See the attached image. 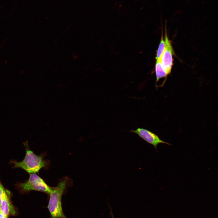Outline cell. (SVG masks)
<instances>
[{"label":"cell","instance_id":"obj_1","mask_svg":"<svg viewBox=\"0 0 218 218\" xmlns=\"http://www.w3.org/2000/svg\"><path fill=\"white\" fill-rule=\"evenodd\" d=\"M25 148L26 154L24 159L21 162L12 160L10 163L13 168H20L29 174L38 173L42 168L45 167L47 162L42 155H37L30 149L27 141L23 143Z\"/></svg>","mask_w":218,"mask_h":218},{"label":"cell","instance_id":"obj_2","mask_svg":"<svg viewBox=\"0 0 218 218\" xmlns=\"http://www.w3.org/2000/svg\"><path fill=\"white\" fill-rule=\"evenodd\" d=\"M68 182L67 177L61 180L56 187H52L48 195L47 208L52 218H68L63 212L62 205V197L67 186Z\"/></svg>","mask_w":218,"mask_h":218},{"label":"cell","instance_id":"obj_3","mask_svg":"<svg viewBox=\"0 0 218 218\" xmlns=\"http://www.w3.org/2000/svg\"><path fill=\"white\" fill-rule=\"evenodd\" d=\"M15 186L19 192L22 194L35 190L42 192L48 195L52 188L35 173L30 174L29 178L24 183L18 182Z\"/></svg>","mask_w":218,"mask_h":218},{"label":"cell","instance_id":"obj_4","mask_svg":"<svg viewBox=\"0 0 218 218\" xmlns=\"http://www.w3.org/2000/svg\"><path fill=\"white\" fill-rule=\"evenodd\" d=\"M165 31L164 39L165 48L159 61L163 68L169 74L171 73L173 65V51L166 31Z\"/></svg>","mask_w":218,"mask_h":218},{"label":"cell","instance_id":"obj_5","mask_svg":"<svg viewBox=\"0 0 218 218\" xmlns=\"http://www.w3.org/2000/svg\"><path fill=\"white\" fill-rule=\"evenodd\" d=\"M130 131L136 134L142 139L153 145L157 151V147L159 144H163L171 145L168 143L161 140L155 134L146 129L138 128L135 130H130Z\"/></svg>","mask_w":218,"mask_h":218},{"label":"cell","instance_id":"obj_6","mask_svg":"<svg viewBox=\"0 0 218 218\" xmlns=\"http://www.w3.org/2000/svg\"><path fill=\"white\" fill-rule=\"evenodd\" d=\"M12 196L11 192L5 188L2 195L0 211L8 217L16 216L17 213V209L11 201Z\"/></svg>","mask_w":218,"mask_h":218},{"label":"cell","instance_id":"obj_7","mask_svg":"<svg viewBox=\"0 0 218 218\" xmlns=\"http://www.w3.org/2000/svg\"><path fill=\"white\" fill-rule=\"evenodd\" d=\"M155 71L157 82L160 79L166 78L168 75L167 72L162 67L159 60H156L155 65Z\"/></svg>","mask_w":218,"mask_h":218},{"label":"cell","instance_id":"obj_8","mask_svg":"<svg viewBox=\"0 0 218 218\" xmlns=\"http://www.w3.org/2000/svg\"><path fill=\"white\" fill-rule=\"evenodd\" d=\"M165 42L163 38V34L162 33L161 40L157 52V56L156 57V60H159L165 50Z\"/></svg>","mask_w":218,"mask_h":218},{"label":"cell","instance_id":"obj_9","mask_svg":"<svg viewBox=\"0 0 218 218\" xmlns=\"http://www.w3.org/2000/svg\"><path fill=\"white\" fill-rule=\"evenodd\" d=\"M5 188L2 183L0 179V206L2 202V194Z\"/></svg>","mask_w":218,"mask_h":218},{"label":"cell","instance_id":"obj_10","mask_svg":"<svg viewBox=\"0 0 218 218\" xmlns=\"http://www.w3.org/2000/svg\"><path fill=\"white\" fill-rule=\"evenodd\" d=\"M0 218H8V217L0 211Z\"/></svg>","mask_w":218,"mask_h":218},{"label":"cell","instance_id":"obj_11","mask_svg":"<svg viewBox=\"0 0 218 218\" xmlns=\"http://www.w3.org/2000/svg\"><path fill=\"white\" fill-rule=\"evenodd\" d=\"M111 216H112V218H114L111 210Z\"/></svg>","mask_w":218,"mask_h":218},{"label":"cell","instance_id":"obj_12","mask_svg":"<svg viewBox=\"0 0 218 218\" xmlns=\"http://www.w3.org/2000/svg\"><path fill=\"white\" fill-rule=\"evenodd\" d=\"M51 218H52V217H51Z\"/></svg>","mask_w":218,"mask_h":218}]
</instances>
